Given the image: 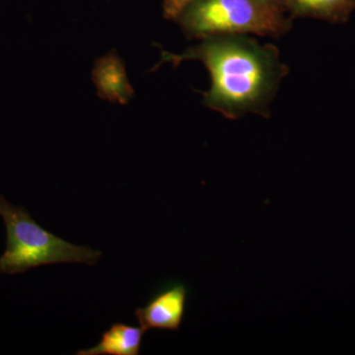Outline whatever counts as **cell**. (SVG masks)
I'll list each match as a JSON object with an SVG mask.
<instances>
[{"label":"cell","instance_id":"1","mask_svg":"<svg viewBox=\"0 0 355 355\" xmlns=\"http://www.w3.org/2000/svg\"><path fill=\"white\" fill-rule=\"evenodd\" d=\"M184 60H198L209 69L211 87L203 93L202 104L230 120L247 114L270 118V103L289 72L277 46L249 35L207 37L180 55L161 51L158 67Z\"/></svg>","mask_w":355,"mask_h":355},{"label":"cell","instance_id":"2","mask_svg":"<svg viewBox=\"0 0 355 355\" xmlns=\"http://www.w3.org/2000/svg\"><path fill=\"white\" fill-rule=\"evenodd\" d=\"M0 216L6 228V247L0 256V273L18 275L55 263L95 266L99 250L65 241L39 225L24 207L14 205L0 195Z\"/></svg>","mask_w":355,"mask_h":355},{"label":"cell","instance_id":"3","mask_svg":"<svg viewBox=\"0 0 355 355\" xmlns=\"http://www.w3.org/2000/svg\"><path fill=\"white\" fill-rule=\"evenodd\" d=\"M175 22L191 40L251 34L279 39L292 27L284 11L259 0H191Z\"/></svg>","mask_w":355,"mask_h":355},{"label":"cell","instance_id":"4","mask_svg":"<svg viewBox=\"0 0 355 355\" xmlns=\"http://www.w3.org/2000/svg\"><path fill=\"white\" fill-rule=\"evenodd\" d=\"M187 299V287L180 282L171 284L156 292L144 307L135 310V315L146 331H178L183 323Z\"/></svg>","mask_w":355,"mask_h":355},{"label":"cell","instance_id":"5","mask_svg":"<svg viewBox=\"0 0 355 355\" xmlns=\"http://www.w3.org/2000/svg\"><path fill=\"white\" fill-rule=\"evenodd\" d=\"M92 80L98 96L106 101L127 105L135 96L125 64L116 51L96 60Z\"/></svg>","mask_w":355,"mask_h":355},{"label":"cell","instance_id":"6","mask_svg":"<svg viewBox=\"0 0 355 355\" xmlns=\"http://www.w3.org/2000/svg\"><path fill=\"white\" fill-rule=\"evenodd\" d=\"M146 331L141 327L114 323L103 333L101 340L87 349H81L76 355H139L142 338Z\"/></svg>","mask_w":355,"mask_h":355},{"label":"cell","instance_id":"7","mask_svg":"<svg viewBox=\"0 0 355 355\" xmlns=\"http://www.w3.org/2000/svg\"><path fill=\"white\" fill-rule=\"evenodd\" d=\"M286 11L291 18H313L343 24L349 20L354 8L349 0H286Z\"/></svg>","mask_w":355,"mask_h":355},{"label":"cell","instance_id":"8","mask_svg":"<svg viewBox=\"0 0 355 355\" xmlns=\"http://www.w3.org/2000/svg\"><path fill=\"white\" fill-rule=\"evenodd\" d=\"M191 0H164L163 3V15L168 20L175 21L184 7Z\"/></svg>","mask_w":355,"mask_h":355},{"label":"cell","instance_id":"9","mask_svg":"<svg viewBox=\"0 0 355 355\" xmlns=\"http://www.w3.org/2000/svg\"><path fill=\"white\" fill-rule=\"evenodd\" d=\"M259 1L263 2L266 6L275 7V8L279 9V10L286 13V0H259Z\"/></svg>","mask_w":355,"mask_h":355},{"label":"cell","instance_id":"10","mask_svg":"<svg viewBox=\"0 0 355 355\" xmlns=\"http://www.w3.org/2000/svg\"><path fill=\"white\" fill-rule=\"evenodd\" d=\"M349 2L352 3V6H354L355 10V0H349Z\"/></svg>","mask_w":355,"mask_h":355}]
</instances>
